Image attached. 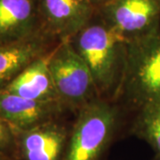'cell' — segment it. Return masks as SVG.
Wrapping results in <instances>:
<instances>
[{
  "label": "cell",
  "mask_w": 160,
  "mask_h": 160,
  "mask_svg": "<svg viewBox=\"0 0 160 160\" xmlns=\"http://www.w3.org/2000/svg\"><path fill=\"white\" fill-rule=\"evenodd\" d=\"M48 67L60 100L67 109L78 110L100 98L90 69L68 40L58 42L52 49Z\"/></svg>",
  "instance_id": "4"
},
{
  "label": "cell",
  "mask_w": 160,
  "mask_h": 160,
  "mask_svg": "<svg viewBox=\"0 0 160 160\" xmlns=\"http://www.w3.org/2000/svg\"><path fill=\"white\" fill-rule=\"evenodd\" d=\"M132 131L148 143L156 158H160V102L138 109Z\"/></svg>",
  "instance_id": "12"
},
{
  "label": "cell",
  "mask_w": 160,
  "mask_h": 160,
  "mask_svg": "<svg viewBox=\"0 0 160 160\" xmlns=\"http://www.w3.org/2000/svg\"><path fill=\"white\" fill-rule=\"evenodd\" d=\"M118 97L136 110L160 102V31L126 44L125 75Z\"/></svg>",
  "instance_id": "2"
},
{
  "label": "cell",
  "mask_w": 160,
  "mask_h": 160,
  "mask_svg": "<svg viewBox=\"0 0 160 160\" xmlns=\"http://www.w3.org/2000/svg\"><path fill=\"white\" fill-rule=\"evenodd\" d=\"M0 160H12V158H8V157H6L5 155L0 153Z\"/></svg>",
  "instance_id": "15"
},
{
  "label": "cell",
  "mask_w": 160,
  "mask_h": 160,
  "mask_svg": "<svg viewBox=\"0 0 160 160\" xmlns=\"http://www.w3.org/2000/svg\"><path fill=\"white\" fill-rule=\"evenodd\" d=\"M156 160H160V158H156Z\"/></svg>",
  "instance_id": "16"
},
{
  "label": "cell",
  "mask_w": 160,
  "mask_h": 160,
  "mask_svg": "<svg viewBox=\"0 0 160 160\" xmlns=\"http://www.w3.org/2000/svg\"><path fill=\"white\" fill-rule=\"evenodd\" d=\"M39 29L57 42L69 40L96 12L90 0H38Z\"/></svg>",
  "instance_id": "6"
},
{
  "label": "cell",
  "mask_w": 160,
  "mask_h": 160,
  "mask_svg": "<svg viewBox=\"0 0 160 160\" xmlns=\"http://www.w3.org/2000/svg\"><path fill=\"white\" fill-rule=\"evenodd\" d=\"M78 112L62 160H99L113 137L118 110L111 101L97 98Z\"/></svg>",
  "instance_id": "3"
},
{
  "label": "cell",
  "mask_w": 160,
  "mask_h": 160,
  "mask_svg": "<svg viewBox=\"0 0 160 160\" xmlns=\"http://www.w3.org/2000/svg\"><path fill=\"white\" fill-rule=\"evenodd\" d=\"M0 153L12 158L17 156L15 130L0 116Z\"/></svg>",
  "instance_id": "13"
},
{
  "label": "cell",
  "mask_w": 160,
  "mask_h": 160,
  "mask_svg": "<svg viewBox=\"0 0 160 160\" xmlns=\"http://www.w3.org/2000/svg\"><path fill=\"white\" fill-rule=\"evenodd\" d=\"M96 12L126 43L160 31V0H113Z\"/></svg>",
  "instance_id": "5"
},
{
  "label": "cell",
  "mask_w": 160,
  "mask_h": 160,
  "mask_svg": "<svg viewBox=\"0 0 160 160\" xmlns=\"http://www.w3.org/2000/svg\"><path fill=\"white\" fill-rule=\"evenodd\" d=\"M38 0H0V44L39 31Z\"/></svg>",
  "instance_id": "11"
},
{
  "label": "cell",
  "mask_w": 160,
  "mask_h": 160,
  "mask_svg": "<svg viewBox=\"0 0 160 160\" xmlns=\"http://www.w3.org/2000/svg\"><path fill=\"white\" fill-rule=\"evenodd\" d=\"M15 134L17 156L22 160H62L69 136L57 119L15 131Z\"/></svg>",
  "instance_id": "7"
},
{
  "label": "cell",
  "mask_w": 160,
  "mask_h": 160,
  "mask_svg": "<svg viewBox=\"0 0 160 160\" xmlns=\"http://www.w3.org/2000/svg\"><path fill=\"white\" fill-rule=\"evenodd\" d=\"M58 42L42 31L23 39L0 44V88L36 59L50 52Z\"/></svg>",
  "instance_id": "9"
},
{
  "label": "cell",
  "mask_w": 160,
  "mask_h": 160,
  "mask_svg": "<svg viewBox=\"0 0 160 160\" xmlns=\"http://www.w3.org/2000/svg\"><path fill=\"white\" fill-rule=\"evenodd\" d=\"M90 1H91L92 4V6L95 7V9L98 10V9L102 8V6H106L107 4L110 3L113 0H90Z\"/></svg>",
  "instance_id": "14"
},
{
  "label": "cell",
  "mask_w": 160,
  "mask_h": 160,
  "mask_svg": "<svg viewBox=\"0 0 160 160\" xmlns=\"http://www.w3.org/2000/svg\"><path fill=\"white\" fill-rule=\"evenodd\" d=\"M50 52L33 61L2 89L35 101L62 102L48 67Z\"/></svg>",
  "instance_id": "10"
},
{
  "label": "cell",
  "mask_w": 160,
  "mask_h": 160,
  "mask_svg": "<svg viewBox=\"0 0 160 160\" xmlns=\"http://www.w3.org/2000/svg\"><path fill=\"white\" fill-rule=\"evenodd\" d=\"M68 41L90 69L99 97L115 100L126 69L125 39L96 12L89 22Z\"/></svg>",
  "instance_id": "1"
},
{
  "label": "cell",
  "mask_w": 160,
  "mask_h": 160,
  "mask_svg": "<svg viewBox=\"0 0 160 160\" xmlns=\"http://www.w3.org/2000/svg\"><path fill=\"white\" fill-rule=\"evenodd\" d=\"M66 109L62 102L35 101L0 88V116L15 131L57 119Z\"/></svg>",
  "instance_id": "8"
}]
</instances>
